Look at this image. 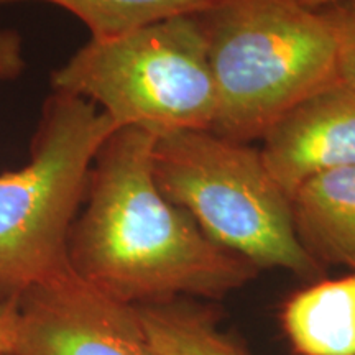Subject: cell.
<instances>
[{
	"instance_id": "ba28073f",
	"label": "cell",
	"mask_w": 355,
	"mask_h": 355,
	"mask_svg": "<svg viewBox=\"0 0 355 355\" xmlns=\"http://www.w3.org/2000/svg\"><path fill=\"white\" fill-rule=\"evenodd\" d=\"M290 201L308 254L324 268L340 265L355 272V166L309 178Z\"/></svg>"
},
{
	"instance_id": "7c38bea8",
	"label": "cell",
	"mask_w": 355,
	"mask_h": 355,
	"mask_svg": "<svg viewBox=\"0 0 355 355\" xmlns=\"http://www.w3.org/2000/svg\"><path fill=\"white\" fill-rule=\"evenodd\" d=\"M318 12L334 37L337 83L355 91V0H339Z\"/></svg>"
},
{
	"instance_id": "7a4b0ae2",
	"label": "cell",
	"mask_w": 355,
	"mask_h": 355,
	"mask_svg": "<svg viewBox=\"0 0 355 355\" xmlns=\"http://www.w3.org/2000/svg\"><path fill=\"white\" fill-rule=\"evenodd\" d=\"M217 92L211 132L248 144L337 84L329 25L296 0H222L196 13Z\"/></svg>"
},
{
	"instance_id": "52a82bcc",
	"label": "cell",
	"mask_w": 355,
	"mask_h": 355,
	"mask_svg": "<svg viewBox=\"0 0 355 355\" xmlns=\"http://www.w3.org/2000/svg\"><path fill=\"white\" fill-rule=\"evenodd\" d=\"M261 140V159L288 198L309 178L355 166V91L337 83L314 92Z\"/></svg>"
},
{
	"instance_id": "9a60e30c",
	"label": "cell",
	"mask_w": 355,
	"mask_h": 355,
	"mask_svg": "<svg viewBox=\"0 0 355 355\" xmlns=\"http://www.w3.org/2000/svg\"><path fill=\"white\" fill-rule=\"evenodd\" d=\"M296 2H300L301 6H304L308 8H314V10H318V8L329 6V3L339 2V0H296Z\"/></svg>"
},
{
	"instance_id": "4fadbf2b",
	"label": "cell",
	"mask_w": 355,
	"mask_h": 355,
	"mask_svg": "<svg viewBox=\"0 0 355 355\" xmlns=\"http://www.w3.org/2000/svg\"><path fill=\"white\" fill-rule=\"evenodd\" d=\"M25 68L24 38L17 30L0 26V84L15 81Z\"/></svg>"
},
{
	"instance_id": "9c48e42d",
	"label": "cell",
	"mask_w": 355,
	"mask_h": 355,
	"mask_svg": "<svg viewBox=\"0 0 355 355\" xmlns=\"http://www.w3.org/2000/svg\"><path fill=\"white\" fill-rule=\"evenodd\" d=\"M282 326L298 355H355V272L293 293Z\"/></svg>"
},
{
	"instance_id": "8fae6325",
	"label": "cell",
	"mask_w": 355,
	"mask_h": 355,
	"mask_svg": "<svg viewBox=\"0 0 355 355\" xmlns=\"http://www.w3.org/2000/svg\"><path fill=\"white\" fill-rule=\"evenodd\" d=\"M44 2L78 17L91 38L104 40L180 15H196L222 0H0V7Z\"/></svg>"
},
{
	"instance_id": "5bb4252c",
	"label": "cell",
	"mask_w": 355,
	"mask_h": 355,
	"mask_svg": "<svg viewBox=\"0 0 355 355\" xmlns=\"http://www.w3.org/2000/svg\"><path fill=\"white\" fill-rule=\"evenodd\" d=\"M17 298L0 301V355H10L17 334Z\"/></svg>"
},
{
	"instance_id": "5b68a950",
	"label": "cell",
	"mask_w": 355,
	"mask_h": 355,
	"mask_svg": "<svg viewBox=\"0 0 355 355\" xmlns=\"http://www.w3.org/2000/svg\"><path fill=\"white\" fill-rule=\"evenodd\" d=\"M50 83L55 92L92 102L117 127L155 137L211 130L216 121V84L196 15L91 38L53 71Z\"/></svg>"
},
{
	"instance_id": "3957f363",
	"label": "cell",
	"mask_w": 355,
	"mask_h": 355,
	"mask_svg": "<svg viewBox=\"0 0 355 355\" xmlns=\"http://www.w3.org/2000/svg\"><path fill=\"white\" fill-rule=\"evenodd\" d=\"M155 183L217 245L259 270L282 268L313 283L324 268L296 234L291 201L266 170L260 150L211 130L157 137Z\"/></svg>"
},
{
	"instance_id": "6da1fadb",
	"label": "cell",
	"mask_w": 355,
	"mask_h": 355,
	"mask_svg": "<svg viewBox=\"0 0 355 355\" xmlns=\"http://www.w3.org/2000/svg\"><path fill=\"white\" fill-rule=\"evenodd\" d=\"M157 137L119 127L97 150L81 211L71 227V270L130 306L220 300L260 270L206 237L155 183Z\"/></svg>"
},
{
	"instance_id": "8992f818",
	"label": "cell",
	"mask_w": 355,
	"mask_h": 355,
	"mask_svg": "<svg viewBox=\"0 0 355 355\" xmlns=\"http://www.w3.org/2000/svg\"><path fill=\"white\" fill-rule=\"evenodd\" d=\"M17 313L10 355H163L135 306L104 295L71 266L21 293Z\"/></svg>"
},
{
	"instance_id": "277c9868",
	"label": "cell",
	"mask_w": 355,
	"mask_h": 355,
	"mask_svg": "<svg viewBox=\"0 0 355 355\" xmlns=\"http://www.w3.org/2000/svg\"><path fill=\"white\" fill-rule=\"evenodd\" d=\"M117 127L83 97L51 91L30 159L0 175V301L68 268V239L97 150Z\"/></svg>"
},
{
	"instance_id": "30bf717a",
	"label": "cell",
	"mask_w": 355,
	"mask_h": 355,
	"mask_svg": "<svg viewBox=\"0 0 355 355\" xmlns=\"http://www.w3.org/2000/svg\"><path fill=\"white\" fill-rule=\"evenodd\" d=\"M135 309L148 340L163 355H250L222 329L211 304L180 298Z\"/></svg>"
}]
</instances>
